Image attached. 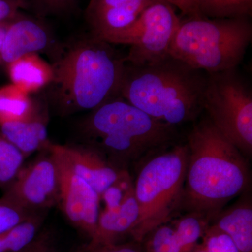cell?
Listing matches in <instances>:
<instances>
[{
	"label": "cell",
	"mask_w": 252,
	"mask_h": 252,
	"mask_svg": "<svg viewBox=\"0 0 252 252\" xmlns=\"http://www.w3.org/2000/svg\"><path fill=\"white\" fill-rule=\"evenodd\" d=\"M53 50V79L46 89L58 114L92 111L120 97L126 63L111 44L91 34Z\"/></svg>",
	"instance_id": "obj_1"
},
{
	"label": "cell",
	"mask_w": 252,
	"mask_h": 252,
	"mask_svg": "<svg viewBox=\"0 0 252 252\" xmlns=\"http://www.w3.org/2000/svg\"><path fill=\"white\" fill-rule=\"evenodd\" d=\"M188 165L182 207L210 220L248 187L243 154L207 119L188 135Z\"/></svg>",
	"instance_id": "obj_2"
},
{
	"label": "cell",
	"mask_w": 252,
	"mask_h": 252,
	"mask_svg": "<svg viewBox=\"0 0 252 252\" xmlns=\"http://www.w3.org/2000/svg\"><path fill=\"white\" fill-rule=\"evenodd\" d=\"M207 75L166 56L155 62L126 63L120 97L154 119L173 126L195 120L203 109Z\"/></svg>",
	"instance_id": "obj_3"
},
{
	"label": "cell",
	"mask_w": 252,
	"mask_h": 252,
	"mask_svg": "<svg viewBox=\"0 0 252 252\" xmlns=\"http://www.w3.org/2000/svg\"><path fill=\"white\" fill-rule=\"evenodd\" d=\"M79 124L85 144L121 170L172 142L175 126L160 122L119 97L91 111Z\"/></svg>",
	"instance_id": "obj_4"
},
{
	"label": "cell",
	"mask_w": 252,
	"mask_h": 252,
	"mask_svg": "<svg viewBox=\"0 0 252 252\" xmlns=\"http://www.w3.org/2000/svg\"><path fill=\"white\" fill-rule=\"evenodd\" d=\"M249 18H189L176 32L169 54L207 74L235 69L251 44Z\"/></svg>",
	"instance_id": "obj_5"
},
{
	"label": "cell",
	"mask_w": 252,
	"mask_h": 252,
	"mask_svg": "<svg viewBox=\"0 0 252 252\" xmlns=\"http://www.w3.org/2000/svg\"><path fill=\"white\" fill-rule=\"evenodd\" d=\"M189 151L177 145L155 156L142 166L135 183L139 218L130 235L142 243L149 233L168 223L182 207Z\"/></svg>",
	"instance_id": "obj_6"
},
{
	"label": "cell",
	"mask_w": 252,
	"mask_h": 252,
	"mask_svg": "<svg viewBox=\"0 0 252 252\" xmlns=\"http://www.w3.org/2000/svg\"><path fill=\"white\" fill-rule=\"evenodd\" d=\"M203 109L227 140L252 155V93L235 69L207 74Z\"/></svg>",
	"instance_id": "obj_7"
},
{
	"label": "cell",
	"mask_w": 252,
	"mask_h": 252,
	"mask_svg": "<svg viewBox=\"0 0 252 252\" xmlns=\"http://www.w3.org/2000/svg\"><path fill=\"white\" fill-rule=\"evenodd\" d=\"M180 23L172 5L165 0H158L144 10L130 27L101 39L111 44L130 46L124 57L126 63L147 64L170 55Z\"/></svg>",
	"instance_id": "obj_8"
},
{
	"label": "cell",
	"mask_w": 252,
	"mask_h": 252,
	"mask_svg": "<svg viewBox=\"0 0 252 252\" xmlns=\"http://www.w3.org/2000/svg\"><path fill=\"white\" fill-rule=\"evenodd\" d=\"M60 167L57 158L49 149L27 165L2 189L1 198L31 213L46 212L59 203Z\"/></svg>",
	"instance_id": "obj_9"
},
{
	"label": "cell",
	"mask_w": 252,
	"mask_h": 252,
	"mask_svg": "<svg viewBox=\"0 0 252 252\" xmlns=\"http://www.w3.org/2000/svg\"><path fill=\"white\" fill-rule=\"evenodd\" d=\"M52 144V142H51ZM50 145L60 167L59 203L63 213L74 226L93 238L97 227L101 200L99 194L73 171Z\"/></svg>",
	"instance_id": "obj_10"
},
{
	"label": "cell",
	"mask_w": 252,
	"mask_h": 252,
	"mask_svg": "<svg viewBox=\"0 0 252 252\" xmlns=\"http://www.w3.org/2000/svg\"><path fill=\"white\" fill-rule=\"evenodd\" d=\"M51 147L99 197L119 180L125 170L114 166L103 154L86 144L61 145L52 143Z\"/></svg>",
	"instance_id": "obj_11"
},
{
	"label": "cell",
	"mask_w": 252,
	"mask_h": 252,
	"mask_svg": "<svg viewBox=\"0 0 252 252\" xmlns=\"http://www.w3.org/2000/svg\"><path fill=\"white\" fill-rule=\"evenodd\" d=\"M158 0H91L86 9L91 34L99 39L130 27Z\"/></svg>",
	"instance_id": "obj_12"
},
{
	"label": "cell",
	"mask_w": 252,
	"mask_h": 252,
	"mask_svg": "<svg viewBox=\"0 0 252 252\" xmlns=\"http://www.w3.org/2000/svg\"><path fill=\"white\" fill-rule=\"evenodd\" d=\"M51 33L43 23L18 14L10 22L0 62L8 64L25 55L39 54L51 50Z\"/></svg>",
	"instance_id": "obj_13"
},
{
	"label": "cell",
	"mask_w": 252,
	"mask_h": 252,
	"mask_svg": "<svg viewBox=\"0 0 252 252\" xmlns=\"http://www.w3.org/2000/svg\"><path fill=\"white\" fill-rule=\"evenodd\" d=\"M138 218L139 207L133 189L120 205L100 212L95 232L86 249L118 243L124 235L130 234Z\"/></svg>",
	"instance_id": "obj_14"
},
{
	"label": "cell",
	"mask_w": 252,
	"mask_h": 252,
	"mask_svg": "<svg viewBox=\"0 0 252 252\" xmlns=\"http://www.w3.org/2000/svg\"><path fill=\"white\" fill-rule=\"evenodd\" d=\"M48 111L42 108L29 119L1 124L0 133L26 158L49 149L51 142L48 136Z\"/></svg>",
	"instance_id": "obj_15"
},
{
	"label": "cell",
	"mask_w": 252,
	"mask_h": 252,
	"mask_svg": "<svg viewBox=\"0 0 252 252\" xmlns=\"http://www.w3.org/2000/svg\"><path fill=\"white\" fill-rule=\"evenodd\" d=\"M212 226L228 235L239 252H252V208L250 201L240 202L220 212L210 222Z\"/></svg>",
	"instance_id": "obj_16"
},
{
	"label": "cell",
	"mask_w": 252,
	"mask_h": 252,
	"mask_svg": "<svg viewBox=\"0 0 252 252\" xmlns=\"http://www.w3.org/2000/svg\"><path fill=\"white\" fill-rule=\"evenodd\" d=\"M8 74L13 84L30 94L46 89L53 79L52 66L39 54L25 55L9 63Z\"/></svg>",
	"instance_id": "obj_17"
},
{
	"label": "cell",
	"mask_w": 252,
	"mask_h": 252,
	"mask_svg": "<svg viewBox=\"0 0 252 252\" xmlns=\"http://www.w3.org/2000/svg\"><path fill=\"white\" fill-rule=\"evenodd\" d=\"M41 109L31 94L14 84L0 88V125L29 119Z\"/></svg>",
	"instance_id": "obj_18"
},
{
	"label": "cell",
	"mask_w": 252,
	"mask_h": 252,
	"mask_svg": "<svg viewBox=\"0 0 252 252\" xmlns=\"http://www.w3.org/2000/svg\"><path fill=\"white\" fill-rule=\"evenodd\" d=\"M46 213L34 214L27 220L0 233V252H17L29 245L40 232Z\"/></svg>",
	"instance_id": "obj_19"
},
{
	"label": "cell",
	"mask_w": 252,
	"mask_h": 252,
	"mask_svg": "<svg viewBox=\"0 0 252 252\" xmlns=\"http://www.w3.org/2000/svg\"><path fill=\"white\" fill-rule=\"evenodd\" d=\"M210 222L208 217L195 212H189L179 220H170L182 252H193L198 248Z\"/></svg>",
	"instance_id": "obj_20"
},
{
	"label": "cell",
	"mask_w": 252,
	"mask_h": 252,
	"mask_svg": "<svg viewBox=\"0 0 252 252\" xmlns=\"http://www.w3.org/2000/svg\"><path fill=\"white\" fill-rule=\"evenodd\" d=\"M198 8L205 18H249L252 13V0H198Z\"/></svg>",
	"instance_id": "obj_21"
},
{
	"label": "cell",
	"mask_w": 252,
	"mask_h": 252,
	"mask_svg": "<svg viewBox=\"0 0 252 252\" xmlns=\"http://www.w3.org/2000/svg\"><path fill=\"white\" fill-rule=\"evenodd\" d=\"M26 158L0 133V189L8 187L17 177Z\"/></svg>",
	"instance_id": "obj_22"
},
{
	"label": "cell",
	"mask_w": 252,
	"mask_h": 252,
	"mask_svg": "<svg viewBox=\"0 0 252 252\" xmlns=\"http://www.w3.org/2000/svg\"><path fill=\"white\" fill-rule=\"evenodd\" d=\"M143 241L145 252H182L170 221L152 230Z\"/></svg>",
	"instance_id": "obj_23"
},
{
	"label": "cell",
	"mask_w": 252,
	"mask_h": 252,
	"mask_svg": "<svg viewBox=\"0 0 252 252\" xmlns=\"http://www.w3.org/2000/svg\"><path fill=\"white\" fill-rule=\"evenodd\" d=\"M34 214L17 206L9 200L0 198V233L27 220Z\"/></svg>",
	"instance_id": "obj_24"
},
{
	"label": "cell",
	"mask_w": 252,
	"mask_h": 252,
	"mask_svg": "<svg viewBox=\"0 0 252 252\" xmlns=\"http://www.w3.org/2000/svg\"><path fill=\"white\" fill-rule=\"evenodd\" d=\"M202 246L206 252H239L230 237L209 224Z\"/></svg>",
	"instance_id": "obj_25"
},
{
	"label": "cell",
	"mask_w": 252,
	"mask_h": 252,
	"mask_svg": "<svg viewBox=\"0 0 252 252\" xmlns=\"http://www.w3.org/2000/svg\"><path fill=\"white\" fill-rule=\"evenodd\" d=\"M40 12L59 14L74 9L76 0H32Z\"/></svg>",
	"instance_id": "obj_26"
},
{
	"label": "cell",
	"mask_w": 252,
	"mask_h": 252,
	"mask_svg": "<svg viewBox=\"0 0 252 252\" xmlns=\"http://www.w3.org/2000/svg\"><path fill=\"white\" fill-rule=\"evenodd\" d=\"M17 252H58V249L52 235L40 231L29 245Z\"/></svg>",
	"instance_id": "obj_27"
},
{
	"label": "cell",
	"mask_w": 252,
	"mask_h": 252,
	"mask_svg": "<svg viewBox=\"0 0 252 252\" xmlns=\"http://www.w3.org/2000/svg\"><path fill=\"white\" fill-rule=\"evenodd\" d=\"M31 6L28 0H0V22L14 19L19 14L20 10Z\"/></svg>",
	"instance_id": "obj_28"
},
{
	"label": "cell",
	"mask_w": 252,
	"mask_h": 252,
	"mask_svg": "<svg viewBox=\"0 0 252 252\" xmlns=\"http://www.w3.org/2000/svg\"><path fill=\"white\" fill-rule=\"evenodd\" d=\"M112 244L88 250L87 252H145L140 243Z\"/></svg>",
	"instance_id": "obj_29"
},
{
	"label": "cell",
	"mask_w": 252,
	"mask_h": 252,
	"mask_svg": "<svg viewBox=\"0 0 252 252\" xmlns=\"http://www.w3.org/2000/svg\"><path fill=\"white\" fill-rule=\"evenodd\" d=\"M169 4L178 8L182 14L189 18L203 17L198 8V0H165Z\"/></svg>",
	"instance_id": "obj_30"
},
{
	"label": "cell",
	"mask_w": 252,
	"mask_h": 252,
	"mask_svg": "<svg viewBox=\"0 0 252 252\" xmlns=\"http://www.w3.org/2000/svg\"><path fill=\"white\" fill-rule=\"evenodd\" d=\"M11 21L0 22V59H1V50L4 45L5 36H6V32L9 28Z\"/></svg>",
	"instance_id": "obj_31"
},
{
	"label": "cell",
	"mask_w": 252,
	"mask_h": 252,
	"mask_svg": "<svg viewBox=\"0 0 252 252\" xmlns=\"http://www.w3.org/2000/svg\"><path fill=\"white\" fill-rule=\"evenodd\" d=\"M193 252H205V249L203 248V247L202 246L201 244L199 245L198 248L195 249V250Z\"/></svg>",
	"instance_id": "obj_32"
},
{
	"label": "cell",
	"mask_w": 252,
	"mask_h": 252,
	"mask_svg": "<svg viewBox=\"0 0 252 252\" xmlns=\"http://www.w3.org/2000/svg\"><path fill=\"white\" fill-rule=\"evenodd\" d=\"M72 252H87V250H86V247H84V248L78 249V250Z\"/></svg>",
	"instance_id": "obj_33"
}]
</instances>
